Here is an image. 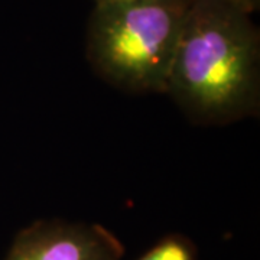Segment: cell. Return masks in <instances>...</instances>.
<instances>
[{
    "instance_id": "6da1fadb",
    "label": "cell",
    "mask_w": 260,
    "mask_h": 260,
    "mask_svg": "<svg viewBox=\"0 0 260 260\" xmlns=\"http://www.w3.org/2000/svg\"><path fill=\"white\" fill-rule=\"evenodd\" d=\"M232 0H194L167 93L198 126H225L260 110V34Z\"/></svg>"
},
{
    "instance_id": "7a4b0ae2",
    "label": "cell",
    "mask_w": 260,
    "mask_h": 260,
    "mask_svg": "<svg viewBox=\"0 0 260 260\" xmlns=\"http://www.w3.org/2000/svg\"><path fill=\"white\" fill-rule=\"evenodd\" d=\"M192 2L94 3L85 35V55L94 73L124 93H167L171 67Z\"/></svg>"
},
{
    "instance_id": "8992f818",
    "label": "cell",
    "mask_w": 260,
    "mask_h": 260,
    "mask_svg": "<svg viewBox=\"0 0 260 260\" xmlns=\"http://www.w3.org/2000/svg\"><path fill=\"white\" fill-rule=\"evenodd\" d=\"M94 3H106V2H117V0H93Z\"/></svg>"
},
{
    "instance_id": "5b68a950",
    "label": "cell",
    "mask_w": 260,
    "mask_h": 260,
    "mask_svg": "<svg viewBox=\"0 0 260 260\" xmlns=\"http://www.w3.org/2000/svg\"><path fill=\"white\" fill-rule=\"evenodd\" d=\"M232 2H234L236 5H239L244 10H247L251 15L254 12H257L260 8V0H232Z\"/></svg>"
},
{
    "instance_id": "277c9868",
    "label": "cell",
    "mask_w": 260,
    "mask_h": 260,
    "mask_svg": "<svg viewBox=\"0 0 260 260\" xmlns=\"http://www.w3.org/2000/svg\"><path fill=\"white\" fill-rule=\"evenodd\" d=\"M138 260H197V247L186 236L172 233L160 239Z\"/></svg>"
},
{
    "instance_id": "3957f363",
    "label": "cell",
    "mask_w": 260,
    "mask_h": 260,
    "mask_svg": "<svg viewBox=\"0 0 260 260\" xmlns=\"http://www.w3.org/2000/svg\"><path fill=\"white\" fill-rule=\"evenodd\" d=\"M124 247L100 224L39 220L22 229L5 260H121Z\"/></svg>"
}]
</instances>
